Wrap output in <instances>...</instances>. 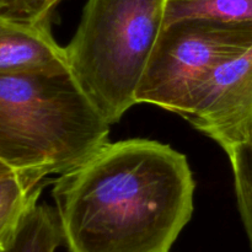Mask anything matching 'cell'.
<instances>
[{
    "label": "cell",
    "mask_w": 252,
    "mask_h": 252,
    "mask_svg": "<svg viewBox=\"0 0 252 252\" xmlns=\"http://www.w3.org/2000/svg\"><path fill=\"white\" fill-rule=\"evenodd\" d=\"M187 158L149 139L110 143L54 181L69 252H170L193 213Z\"/></svg>",
    "instance_id": "6da1fadb"
},
{
    "label": "cell",
    "mask_w": 252,
    "mask_h": 252,
    "mask_svg": "<svg viewBox=\"0 0 252 252\" xmlns=\"http://www.w3.org/2000/svg\"><path fill=\"white\" fill-rule=\"evenodd\" d=\"M110 126L69 68L0 74V160L34 182L89 159Z\"/></svg>",
    "instance_id": "7a4b0ae2"
},
{
    "label": "cell",
    "mask_w": 252,
    "mask_h": 252,
    "mask_svg": "<svg viewBox=\"0 0 252 252\" xmlns=\"http://www.w3.org/2000/svg\"><path fill=\"white\" fill-rule=\"evenodd\" d=\"M166 0H88L65 48L69 70L111 126L137 90L164 27Z\"/></svg>",
    "instance_id": "3957f363"
},
{
    "label": "cell",
    "mask_w": 252,
    "mask_h": 252,
    "mask_svg": "<svg viewBox=\"0 0 252 252\" xmlns=\"http://www.w3.org/2000/svg\"><path fill=\"white\" fill-rule=\"evenodd\" d=\"M252 47V25L182 19L160 32L137 90V103L181 116L220 64Z\"/></svg>",
    "instance_id": "277c9868"
},
{
    "label": "cell",
    "mask_w": 252,
    "mask_h": 252,
    "mask_svg": "<svg viewBox=\"0 0 252 252\" xmlns=\"http://www.w3.org/2000/svg\"><path fill=\"white\" fill-rule=\"evenodd\" d=\"M228 154L252 144V47L224 62L192 97L181 115Z\"/></svg>",
    "instance_id": "5b68a950"
},
{
    "label": "cell",
    "mask_w": 252,
    "mask_h": 252,
    "mask_svg": "<svg viewBox=\"0 0 252 252\" xmlns=\"http://www.w3.org/2000/svg\"><path fill=\"white\" fill-rule=\"evenodd\" d=\"M65 68H69L65 48L53 38L51 26L0 15V74Z\"/></svg>",
    "instance_id": "8992f818"
},
{
    "label": "cell",
    "mask_w": 252,
    "mask_h": 252,
    "mask_svg": "<svg viewBox=\"0 0 252 252\" xmlns=\"http://www.w3.org/2000/svg\"><path fill=\"white\" fill-rule=\"evenodd\" d=\"M43 182L14 171L0 177V252H6L27 214L38 203Z\"/></svg>",
    "instance_id": "52a82bcc"
},
{
    "label": "cell",
    "mask_w": 252,
    "mask_h": 252,
    "mask_svg": "<svg viewBox=\"0 0 252 252\" xmlns=\"http://www.w3.org/2000/svg\"><path fill=\"white\" fill-rule=\"evenodd\" d=\"M182 19L252 25V0H166L164 26Z\"/></svg>",
    "instance_id": "ba28073f"
},
{
    "label": "cell",
    "mask_w": 252,
    "mask_h": 252,
    "mask_svg": "<svg viewBox=\"0 0 252 252\" xmlns=\"http://www.w3.org/2000/svg\"><path fill=\"white\" fill-rule=\"evenodd\" d=\"M64 244L57 209L37 203L20 226L6 252H56Z\"/></svg>",
    "instance_id": "9c48e42d"
},
{
    "label": "cell",
    "mask_w": 252,
    "mask_h": 252,
    "mask_svg": "<svg viewBox=\"0 0 252 252\" xmlns=\"http://www.w3.org/2000/svg\"><path fill=\"white\" fill-rule=\"evenodd\" d=\"M233 167L239 212L252 249V144H243L228 153Z\"/></svg>",
    "instance_id": "30bf717a"
},
{
    "label": "cell",
    "mask_w": 252,
    "mask_h": 252,
    "mask_svg": "<svg viewBox=\"0 0 252 252\" xmlns=\"http://www.w3.org/2000/svg\"><path fill=\"white\" fill-rule=\"evenodd\" d=\"M62 0H0V15L34 25L51 26L53 11Z\"/></svg>",
    "instance_id": "8fae6325"
},
{
    "label": "cell",
    "mask_w": 252,
    "mask_h": 252,
    "mask_svg": "<svg viewBox=\"0 0 252 252\" xmlns=\"http://www.w3.org/2000/svg\"><path fill=\"white\" fill-rule=\"evenodd\" d=\"M10 172H14V170H12L9 165H6L4 161H1V160H0V177L10 174Z\"/></svg>",
    "instance_id": "7c38bea8"
}]
</instances>
